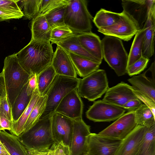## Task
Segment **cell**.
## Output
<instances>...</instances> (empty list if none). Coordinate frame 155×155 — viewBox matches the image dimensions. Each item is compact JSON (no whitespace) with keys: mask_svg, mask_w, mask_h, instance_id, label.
Listing matches in <instances>:
<instances>
[{"mask_svg":"<svg viewBox=\"0 0 155 155\" xmlns=\"http://www.w3.org/2000/svg\"><path fill=\"white\" fill-rule=\"evenodd\" d=\"M54 53L50 42L31 40L16 53L18 61L30 75L37 76L51 64Z\"/></svg>","mask_w":155,"mask_h":155,"instance_id":"6da1fadb","label":"cell"},{"mask_svg":"<svg viewBox=\"0 0 155 155\" xmlns=\"http://www.w3.org/2000/svg\"><path fill=\"white\" fill-rule=\"evenodd\" d=\"M7 96L12 107L30 75L19 64L16 53L8 55L4 61L2 71Z\"/></svg>","mask_w":155,"mask_h":155,"instance_id":"7a4b0ae2","label":"cell"},{"mask_svg":"<svg viewBox=\"0 0 155 155\" xmlns=\"http://www.w3.org/2000/svg\"><path fill=\"white\" fill-rule=\"evenodd\" d=\"M85 0H69L64 15L65 25L74 34L91 32L93 18L87 8Z\"/></svg>","mask_w":155,"mask_h":155,"instance_id":"3957f363","label":"cell"},{"mask_svg":"<svg viewBox=\"0 0 155 155\" xmlns=\"http://www.w3.org/2000/svg\"><path fill=\"white\" fill-rule=\"evenodd\" d=\"M81 79L56 74L46 94V105L40 119L51 117L62 99L77 88Z\"/></svg>","mask_w":155,"mask_h":155,"instance_id":"277c9868","label":"cell"},{"mask_svg":"<svg viewBox=\"0 0 155 155\" xmlns=\"http://www.w3.org/2000/svg\"><path fill=\"white\" fill-rule=\"evenodd\" d=\"M103 58L118 76L127 72L128 55L121 40L105 36L101 40Z\"/></svg>","mask_w":155,"mask_h":155,"instance_id":"5b68a950","label":"cell"},{"mask_svg":"<svg viewBox=\"0 0 155 155\" xmlns=\"http://www.w3.org/2000/svg\"><path fill=\"white\" fill-rule=\"evenodd\" d=\"M28 149L51 146L55 142L51 128V117L39 120L27 131L18 136Z\"/></svg>","mask_w":155,"mask_h":155,"instance_id":"8992f818","label":"cell"},{"mask_svg":"<svg viewBox=\"0 0 155 155\" xmlns=\"http://www.w3.org/2000/svg\"><path fill=\"white\" fill-rule=\"evenodd\" d=\"M108 88L105 71L98 69L81 79L77 91L79 96L93 101L101 97Z\"/></svg>","mask_w":155,"mask_h":155,"instance_id":"52a82bcc","label":"cell"},{"mask_svg":"<svg viewBox=\"0 0 155 155\" xmlns=\"http://www.w3.org/2000/svg\"><path fill=\"white\" fill-rule=\"evenodd\" d=\"M126 110L103 100L94 102L86 113V117L94 122H110L116 120Z\"/></svg>","mask_w":155,"mask_h":155,"instance_id":"ba28073f","label":"cell"},{"mask_svg":"<svg viewBox=\"0 0 155 155\" xmlns=\"http://www.w3.org/2000/svg\"><path fill=\"white\" fill-rule=\"evenodd\" d=\"M137 125L134 110L129 111L98 134L105 137L122 140L129 135Z\"/></svg>","mask_w":155,"mask_h":155,"instance_id":"9c48e42d","label":"cell"},{"mask_svg":"<svg viewBox=\"0 0 155 155\" xmlns=\"http://www.w3.org/2000/svg\"><path fill=\"white\" fill-rule=\"evenodd\" d=\"M123 12L134 22L139 30L142 29L154 0H122Z\"/></svg>","mask_w":155,"mask_h":155,"instance_id":"30bf717a","label":"cell"},{"mask_svg":"<svg viewBox=\"0 0 155 155\" xmlns=\"http://www.w3.org/2000/svg\"><path fill=\"white\" fill-rule=\"evenodd\" d=\"M72 120L69 155H84L87 153L88 137L91 133L90 127L84 122L82 118Z\"/></svg>","mask_w":155,"mask_h":155,"instance_id":"8fae6325","label":"cell"},{"mask_svg":"<svg viewBox=\"0 0 155 155\" xmlns=\"http://www.w3.org/2000/svg\"><path fill=\"white\" fill-rule=\"evenodd\" d=\"M122 140L91 133L87 139L88 155H115Z\"/></svg>","mask_w":155,"mask_h":155,"instance_id":"7c38bea8","label":"cell"},{"mask_svg":"<svg viewBox=\"0 0 155 155\" xmlns=\"http://www.w3.org/2000/svg\"><path fill=\"white\" fill-rule=\"evenodd\" d=\"M139 31L137 26L123 12L119 21L110 26L98 28V31L105 36L118 38L125 41L130 40Z\"/></svg>","mask_w":155,"mask_h":155,"instance_id":"4fadbf2b","label":"cell"},{"mask_svg":"<svg viewBox=\"0 0 155 155\" xmlns=\"http://www.w3.org/2000/svg\"><path fill=\"white\" fill-rule=\"evenodd\" d=\"M72 119L54 112L51 116V128L54 142L69 148L72 130Z\"/></svg>","mask_w":155,"mask_h":155,"instance_id":"5bb4252c","label":"cell"},{"mask_svg":"<svg viewBox=\"0 0 155 155\" xmlns=\"http://www.w3.org/2000/svg\"><path fill=\"white\" fill-rule=\"evenodd\" d=\"M83 104L78 93L77 88L72 90L61 100L55 112L71 119L82 118Z\"/></svg>","mask_w":155,"mask_h":155,"instance_id":"9a60e30c","label":"cell"},{"mask_svg":"<svg viewBox=\"0 0 155 155\" xmlns=\"http://www.w3.org/2000/svg\"><path fill=\"white\" fill-rule=\"evenodd\" d=\"M105 93L103 100L121 107L129 101L137 98L132 86L123 82L109 88Z\"/></svg>","mask_w":155,"mask_h":155,"instance_id":"2e32d148","label":"cell"},{"mask_svg":"<svg viewBox=\"0 0 155 155\" xmlns=\"http://www.w3.org/2000/svg\"><path fill=\"white\" fill-rule=\"evenodd\" d=\"M57 74L77 78L75 68L68 52L57 45L51 64Z\"/></svg>","mask_w":155,"mask_h":155,"instance_id":"e0dca14e","label":"cell"},{"mask_svg":"<svg viewBox=\"0 0 155 155\" xmlns=\"http://www.w3.org/2000/svg\"><path fill=\"white\" fill-rule=\"evenodd\" d=\"M146 128V127L137 125L134 130L122 140L115 155H138Z\"/></svg>","mask_w":155,"mask_h":155,"instance_id":"ac0fdd59","label":"cell"},{"mask_svg":"<svg viewBox=\"0 0 155 155\" xmlns=\"http://www.w3.org/2000/svg\"><path fill=\"white\" fill-rule=\"evenodd\" d=\"M143 28L144 30L142 50L143 56L148 58L154 54L155 36V3L151 7Z\"/></svg>","mask_w":155,"mask_h":155,"instance_id":"d6986e66","label":"cell"},{"mask_svg":"<svg viewBox=\"0 0 155 155\" xmlns=\"http://www.w3.org/2000/svg\"><path fill=\"white\" fill-rule=\"evenodd\" d=\"M78 40L82 47L97 59H103L101 40L99 37L92 32L77 35Z\"/></svg>","mask_w":155,"mask_h":155,"instance_id":"ffe728a7","label":"cell"},{"mask_svg":"<svg viewBox=\"0 0 155 155\" xmlns=\"http://www.w3.org/2000/svg\"><path fill=\"white\" fill-rule=\"evenodd\" d=\"M59 46L68 52L87 58L101 64V61L96 58L87 52L79 42L77 35L74 34L67 38L53 43Z\"/></svg>","mask_w":155,"mask_h":155,"instance_id":"44dd1931","label":"cell"},{"mask_svg":"<svg viewBox=\"0 0 155 155\" xmlns=\"http://www.w3.org/2000/svg\"><path fill=\"white\" fill-rule=\"evenodd\" d=\"M31 40L50 42L51 29L44 15H38L32 20Z\"/></svg>","mask_w":155,"mask_h":155,"instance_id":"7402d4cb","label":"cell"},{"mask_svg":"<svg viewBox=\"0 0 155 155\" xmlns=\"http://www.w3.org/2000/svg\"><path fill=\"white\" fill-rule=\"evenodd\" d=\"M0 141L10 155H28L27 148L18 136L5 130H1Z\"/></svg>","mask_w":155,"mask_h":155,"instance_id":"603a6c76","label":"cell"},{"mask_svg":"<svg viewBox=\"0 0 155 155\" xmlns=\"http://www.w3.org/2000/svg\"><path fill=\"white\" fill-rule=\"evenodd\" d=\"M133 89L149 97L155 102V83L143 74L132 77L128 80Z\"/></svg>","mask_w":155,"mask_h":155,"instance_id":"cb8c5ba5","label":"cell"},{"mask_svg":"<svg viewBox=\"0 0 155 155\" xmlns=\"http://www.w3.org/2000/svg\"><path fill=\"white\" fill-rule=\"evenodd\" d=\"M76 73L84 78L99 69L100 63L68 52Z\"/></svg>","mask_w":155,"mask_h":155,"instance_id":"d4e9b609","label":"cell"},{"mask_svg":"<svg viewBox=\"0 0 155 155\" xmlns=\"http://www.w3.org/2000/svg\"><path fill=\"white\" fill-rule=\"evenodd\" d=\"M40 96L37 88L32 94L29 104L21 116L13 123L12 128L9 131L11 134L18 136L24 131L25 123Z\"/></svg>","mask_w":155,"mask_h":155,"instance_id":"484cf974","label":"cell"},{"mask_svg":"<svg viewBox=\"0 0 155 155\" xmlns=\"http://www.w3.org/2000/svg\"><path fill=\"white\" fill-rule=\"evenodd\" d=\"M138 155H155V124L146 127Z\"/></svg>","mask_w":155,"mask_h":155,"instance_id":"4316f807","label":"cell"},{"mask_svg":"<svg viewBox=\"0 0 155 155\" xmlns=\"http://www.w3.org/2000/svg\"><path fill=\"white\" fill-rule=\"evenodd\" d=\"M120 16L121 13H116L101 8L97 13L93 21L98 29L113 25L119 21Z\"/></svg>","mask_w":155,"mask_h":155,"instance_id":"83f0119b","label":"cell"},{"mask_svg":"<svg viewBox=\"0 0 155 155\" xmlns=\"http://www.w3.org/2000/svg\"><path fill=\"white\" fill-rule=\"evenodd\" d=\"M27 85L28 83L23 88L12 107L13 122L19 119L30 101L32 95H28L26 91Z\"/></svg>","mask_w":155,"mask_h":155,"instance_id":"f1b7e54d","label":"cell"},{"mask_svg":"<svg viewBox=\"0 0 155 155\" xmlns=\"http://www.w3.org/2000/svg\"><path fill=\"white\" fill-rule=\"evenodd\" d=\"M56 74L51 65L37 75L38 90L40 96L46 95Z\"/></svg>","mask_w":155,"mask_h":155,"instance_id":"f546056e","label":"cell"},{"mask_svg":"<svg viewBox=\"0 0 155 155\" xmlns=\"http://www.w3.org/2000/svg\"><path fill=\"white\" fill-rule=\"evenodd\" d=\"M144 34V30L142 28L139 30L135 35L128 55L127 67L143 56Z\"/></svg>","mask_w":155,"mask_h":155,"instance_id":"4dcf8cb0","label":"cell"},{"mask_svg":"<svg viewBox=\"0 0 155 155\" xmlns=\"http://www.w3.org/2000/svg\"><path fill=\"white\" fill-rule=\"evenodd\" d=\"M41 0H17V3L23 16L29 20L33 19L39 14Z\"/></svg>","mask_w":155,"mask_h":155,"instance_id":"1f68e13d","label":"cell"},{"mask_svg":"<svg viewBox=\"0 0 155 155\" xmlns=\"http://www.w3.org/2000/svg\"><path fill=\"white\" fill-rule=\"evenodd\" d=\"M47 97L46 95L40 97L25 123L23 132L28 130L39 120L45 109Z\"/></svg>","mask_w":155,"mask_h":155,"instance_id":"d6a6232c","label":"cell"},{"mask_svg":"<svg viewBox=\"0 0 155 155\" xmlns=\"http://www.w3.org/2000/svg\"><path fill=\"white\" fill-rule=\"evenodd\" d=\"M134 115L135 122L138 125L148 127L155 124V116L144 104L134 110Z\"/></svg>","mask_w":155,"mask_h":155,"instance_id":"836d02e7","label":"cell"},{"mask_svg":"<svg viewBox=\"0 0 155 155\" xmlns=\"http://www.w3.org/2000/svg\"><path fill=\"white\" fill-rule=\"evenodd\" d=\"M66 5L56 8L44 15L51 30L56 27L66 25L64 21V15Z\"/></svg>","mask_w":155,"mask_h":155,"instance_id":"e575fe53","label":"cell"},{"mask_svg":"<svg viewBox=\"0 0 155 155\" xmlns=\"http://www.w3.org/2000/svg\"><path fill=\"white\" fill-rule=\"evenodd\" d=\"M0 10L18 17L19 18L23 14L17 3V0H0Z\"/></svg>","mask_w":155,"mask_h":155,"instance_id":"d590c367","label":"cell"},{"mask_svg":"<svg viewBox=\"0 0 155 155\" xmlns=\"http://www.w3.org/2000/svg\"><path fill=\"white\" fill-rule=\"evenodd\" d=\"M69 2V0H41L38 15H45L56 8L68 5Z\"/></svg>","mask_w":155,"mask_h":155,"instance_id":"8d00e7d4","label":"cell"},{"mask_svg":"<svg viewBox=\"0 0 155 155\" xmlns=\"http://www.w3.org/2000/svg\"><path fill=\"white\" fill-rule=\"evenodd\" d=\"M74 34L72 31L66 25L56 27L51 30L50 41L53 44Z\"/></svg>","mask_w":155,"mask_h":155,"instance_id":"74e56055","label":"cell"},{"mask_svg":"<svg viewBox=\"0 0 155 155\" xmlns=\"http://www.w3.org/2000/svg\"><path fill=\"white\" fill-rule=\"evenodd\" d=\"M149 59L142 56L127 67V73L130 76L139 74L147 67Z\"/></svg>","mask_w":155,"mask_h":155,"instance_id":"f35d334b","label":"cell"},{"mask_svg":"<svg viewBox=\"0 0 155 155\" xmlns=\"http://www.w3.org/2000/svg\"><path fill=\"white\" fill-rule=\"evenodd\" d=\"M0 116L5 117L13 123L12 106L7 95L0 99Z\"/></svg>","mask_w":155,"mask_h":155,"instance_id":"ab89813d","label":"cell"},{"mask_svg":"<svg viewBox=\"0 0 155 155\" xmlns=\"http://www.w3.org/2000/svg\"><path fill=\"white\" fill-rule=\"evenodd\" d=\"M133 92L137 98L140 100L143 104L149 107L155 116V102L147 97L133 89Z\"/></svg>","mask_w":155,"mask_h":155,"instance_id":"60d3db41","label":"cell"},{"mask_svg":"<svg viewBox=\"0 0 155 155\" xmlns=\"http://www.w3.org/2000/svg\"><path fill=\"white\" fill-rule=\"evenodd\" d=\"M37 88V76L35 74L30 75L26 89L28 95H32Z\"/></svg>","mask_w":155,"mask_h":155,"instance_id":"b9f144b4","label":"cell"},{"mask_svg":"<svg viewBox=\"0 0 155 155\" xmlns=\"http://www.w3.org/2000/svg\"><path fill=\"white\" fill-rule=\"evenodd\" d=\"M51 146L37 148L27 149L28 155H48L51 151Z\"/></svg>","mask_w":155,"mask_h":155,"instance_id":"7bdbcfd3","label":"cell"},{"mask_svg":"<svg viewBox=\"0 0 155 155\" xmlns=\"http://www.w3.org/2000/svg\"><path fill=\"white\" fill-rule=\"evenodd\" d=\"M143 104V103L140 100L136 98L129 101L122 107L129 111H133L138 109Z\"/></svg>","mask_w":155,"mask_h":155,"instance_id":"ee69618b","label":"cell"},{"mask_svg":"<svg viewBox=\"0 0 155 155\" xmlns=\"http://www.w3.org/2000/svg\"><path fill=\"white\" fill-rule=\"evenodd\" d=\"M13 123L7 118L0 116V131L5 130L10 131L12 127Z\"/></svg>","mask_w":155,"mask_h":155,"instance_id":"f6af8a7d","label":"cell"},{"mask_svg":"<svg viewBox=\"0 0 155 155\" xmlns=\"http://www.w3.org/2000/svg\"><path fill=\"white\" fill-rule=\"evenodd\" d=\"M148 79L155 83V64L154 61L149 68L143 73Z\"/></svg>","mask_w":155,"mask_h":155,"instance_id":"bcb514c9","label":"cell"},{"mask_svg":"<svg viewBox=\"0 0 155 155\" xmlns=\"http://www.w3.org/2000/svg\"><path fill=\"white\" fill-rule=\"evenodd\" d=\"M6 95L4 77L2 72L0 73V99Z\"/></svg>","mask_w":155,"mask_h":155,"instance_id":"7dc6e473","label":"cell"},{"mask_svg":"<svg viewBox=\"0 0 155 155\" xmlns=\"http://www.w3.org/2000/svg\"><path fill=\"white\" fill-rule=\"evenodd\" d=\"M19 19L17 16L0 10V21L11 19Z\"/></svg>","mask_w":155,"mask_h":155,"instance_id":"c3c4849f","label":"cell"},{"mask_svg":"<svg viewBox=\"0 0 155 155\" xmlns=\"http://www.w3.org/2000/svg\"><path fill=\"white\" fill-rule=\"evenodd\" d=\"M0 155H10L0 141Z\"/></svg>","mask_w":155,"mask_h":155,"instance_id":"681fc988","label":"cell"},{"mask_svg":"<svg viewBox=\"0 0 155 155\" xmlns=\"http://www.w3.org/2000/svg\"><path fill=\"white\" fill-rule=\"evenodd\" d=\"M84 155H88L87 153L85 154Z\"/></svg>","mask_w":155,"mask_h":155,"instance_id":"f907efd6","label":"cell"}]
</instances>
